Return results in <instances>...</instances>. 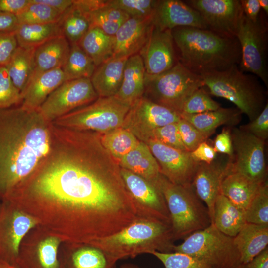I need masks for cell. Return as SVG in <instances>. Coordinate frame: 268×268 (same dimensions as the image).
Instances as JSON below:
<instances>
[{"label": "cell", "instance_id": "6da1fadb", "mask_svg": "<svg viewBox=\"0 0 268 268\" xmlns=\"http://www.w3.org/2000/svg\"><path fill=\"white\" fill-rule=\"evenodd\" d=\"M9 197L62 215L63 235L72 243L111 235L139 217L118 162L100 134L54 124L47 154Z\"/></svg>", "mask_w": 268, "mask_h": 268}, {"label": "cell", "instance_id": "7a4b0ae2", "mask_svg": "<svg viewBox=\"0 0 268 268\" xmlns=\"http://www.w3.org/2000/svg\"><path fill=\"white\" fill-rule=\"evenodd\" d=\"M52 122L38 110L0 108V198L8 197L49 151Z\"/></svg>", "mask_w": 268, "mask_h": 268}, {"label": "cell", "instance_id": "3957f363", "mask_svg": "<svg viewBox=\"0 0 268 268\" xmlns=\"http://www.w3.org/2000/svg\"><path fill=\"white\" fill-rule=\"evenodd\" d=\"M171 32L179 52V61L198 75L224 70L240 63L241 48L236 37L188 27L175 28Z\"/></svg>", "mask_w": 268, "mask_h": 268}, {"label": "cell", "instance_id": "277c9868", "mask_svg": "<svg viewBox=\"0 0 268 268\" xmlns=\"http://www.w3.org/2000/svg\"><path fill=\"white\" fill-rule=\"evenodd\" d=\"M174 241L170 223L138 217L117 232L89 244L119 260L154 251L173 252Z\"/></svg>", "mask_w": 268, "mask_h": 268}, {"label": "cell", "instance_id": "5b68a950", "mask_svg": "<svg viewBox=\"0 0 268 268\" xmlns=\"http://www.w3.org/2000/svg\"><path fill=\"white\" fill-rule=\"evenodd\" d=\"M238 66L200 76L209 94L232 102L252 121L268 102L266 93L257 76L245 73Z\"/></svg>", "mask_w": 268, "mask_h": 268}, {"label": "cell", "instance_id": "8992f818", "mask_svg": "<svg viewBox=\"0 0 268 268\" xmlns=\"http://www.w3.org/2000/svg\"><path fill=\"white\" fill-rule=\"evenodd\" d=\"M159 186L169 213L175 241L184 239L212 223L207 207L192 185L174 184L161 174Z\"/></svg>", "mask_w": 268, "mask_h": 268}, {"label": "cell", "instance_id": "52a82bcc", "mask_svg": "<svg viewBox=\"0 0 268 268\" xmlns=\"http://www.w3.org/2000/svg\"><path fill=\"white\" fill-rule=\"evenodd\" d=\"M183 240L181 244L175 245L173 252L193 257L212 268H235L241 263L233 237L222 233L213 224Z\"/></svg>", "mask_w": 268, "mask_h": 268}, {"label": "cell", "instance_id": "ba28073f", "mask_svg": "<svg viewBox=\"0 0 268 268\" xmlns=\"http://www.w3.org/2000/svg\"><path fill=\"white\" fill-rule=\"evenodd\" d=\"M130 106L116 96L98 97L52 123L67 129L104 134L121 127Z\"/></svg>", "mask_w": 268, "mask_h": 268}, {"label": "cell", "instance_id": "9c48e42d", "mask_svg": "<svg viewBox=\"0 0 268 268\" xmlns=\"http://www.w3.org/2000/svg\"><path fill=\"white\" fill-rule=\"evenodd\" d=\"M202 87L204 84L201 76L190 71L179 61L161 74H145V97L179 115L186 99Z\"/></svg>", "mask_w": 268, "mask_h": 268}, {"label": "cell", "instance_id": "30bf717a", "mask_svg": "<svg viewBox=\"0 0 268 268\" xmlns=\"http://www.w3.org/2000/svg\"><path fill=\"white\" fill-rule=\"evenodd\" d=\"M241 48L240 69L260 78L268 87V25L260 12L258 20L253 22L243 14L236 34Z\"/></svg>", "mask_w": 268, "mask_h": 268}, {"label": "cell", "instance_id": "8fae6325", "mask_svg": "<svg viewBox=\"0 0 268 268\" xmlns=\"http://www.w3.org/2000/svg\"><path fill=\"white\" fill-rule=\"evenodd\" d=\"M231 135L234 153L230 157L231 170L257 183L267 181L265 141L240 128H233Z\"/></svg>", "mask_w": 268, "mask_h": 268}, {"label": "cell", "instance_id": "7c38bea8", "mask_svg": "<svg viewBox=\"0 0 268 268\" xmlns=\"http://www.w3.org/2000/svg\"><path fill=\"white\" fill-rule=\"evenodd\" d=\"M90 78H79L63 83L47 98L38 109L50 122L98 98Z\"/></svg>", "mask_w": 268, "mask_h": 268}, {"label": "cell", "instance_id": "4fadbf2b", "mask_svg": "<svg viewBox=\"0 0 268 268\" xmlns=\"http://www.w3.org/2000/svg\"><path fill=\"white\" fill-rule=\"evenodd\" d=\"M181 118L176 112L143 96L131 105L121 128L146 143L155 129L177 123Z\"/></svg>", "mask_w": 268, "mask_h": 268}, {"label": "cell", "instance_id": "5bb4252c", "mask_svg": "<svg viewBox=\"0 0 268 268\" xmlns=\"http://www.w3.org/2000/svg\"><path fill=\"white\" fill-rule=\"evenodd\" d=\"M2 200L0 208V259L15 263L22 239L38 221L9 201Z\"/></svg>", "mask_w": 268, "mask_h": 268}, {"label": "cell", "instance_id": "9a60e30c", "mask_svg": "<svg viewBox=\"0 0 268 268\" xmlns=\"http://www.w3.org/2000/svg\"><path fill=\"white\" fill-rule=\"evenodd\" d=\"M120 172L139 217L156 219L171 224L169 213L160 186L121 167Z\"/></svg>", "mask_w": 268, "mask_h": 268}, {"label": "cell", "instance_id": "2e32d148", "mask_svg": "<svg viewBox=\"0 0 268 268\" xmlns=\"http://www.w3.org/2000/svg\"><path fill=\"white\" fill-rule=\"evenodd\" d=\"M185 2L200 13L209 30L222 35L236 37L243 15L240 0H189Z\"/></svg>", "mask_w": 268, "mask_h": 268}, {"label": "cell", "instance_id": "e0dca14e", "mask_svg": "<svg viewBox=\"0 0 268 268\" xmlns=\"http://www.w3.org/2000/svg\"><path fill=\"white\" fill-rule=\"evenodd\" d=\"M145 143L157 161L161 174L174 184L192 185L199 162L193 159L190 152L177 149L152 139Z\"/></svg>", "mask_w": 268, "mask_h": 268}, {"label": "cell", "instance_id": "ac0fdd59", "mask_svg": "<svg viewBox=\"0 0 268 268\" xmlns=\"http://www.w3.org/2000/svg\"><path fill=\"white\" fill-rule=\"evenodd\" d=\"M174 45L171 30H160L153 26L148 40L138 53L147 74H161L178 62Z\"/></svg>", "mask_w": 268, "mask_h": 268}, {"label": "cell", "instance_id": "d6986e66", "mask_svg": "<svg viewBox=\"0 0 268 268\" xmlns=\"http://www.w3.org/2000/svg\"><path fill=\"white\" fill-rule=\"evenodd\" d=\"M231 169V159L226 162L210 163L199 162L195 173L192 186L198 196L207 207L212 223L216 199L221 194L223 179Z\"/></svg>", "mask_w": 268, "mask_h": 268}, {"label": "cell", "instance_id": "ffe728a7", "mask_svg": "<svg viewBox=\"0 0 268 268\" xmlns=\"http://www.w3.org/2000/svg\"><path fill=\"white\" fill-rule=\"evenodd\" d=\"M152 19L153 26L160 30L180 27L208 29L200 13L179 0H157Z\"/></svg>", "mask_w": 268, "mask_h": 268}, {"label": "cell", "instance_id": "44dd1931", "mask_svg": "<svg viewBox=\"0 0 268 268\" xmlns=\"http://www.w3.org/2000/svg\"><path fill=\"white\" fill-rule=\"evenodd\" d=\"M152 17H130L114 36L112 57L128 58L138 54L148 39L153 25Z\"/></svg>", "mask_w": 268, "mask_h": 268}, {"label": "cell", "instance_id": "7402d4cb", "mask_svg": "<svg viewBox=\"0 0 268 268\" xmlns=\"http://www.w3.org/2000/svg\"><path fill=\"white\" fill-rule=\"evenodd\" d=\"M70 48L69 42L64 36L53 38L36 47L30 81L43 72L62 68L67 59Z\"/></svg>", "mask_w": 268, "mask_h": 268}, {"label": "cell", "instance_id": "603a6c76", "mask_svg": "<svg viewBox=\"0 0 268 268\" xmlns=\"http://www.w3.org/2000/svg\"><path fill=\"white\" fill-rule=\"evenodd\" d=\"M65 81L61 68L38 75L28 83L20 106L29 110H38L49 95Z\"/></svg>", "mask_w": 268, "mask_h": 268}, {"label": "cell", "instance_id": "cb8c5ba5", "mask_svg": "<svg viewBox=\"0 0 268 268\" xmlns=\"http://www.w3.org/2000/svg\"><path fill=\"white\" fill-rule=\"evenodd\" d=\"M118 164L121 168L159 186L161 176L159 166L145 143L139 141L136 147L118 161Z\"/></svg>", "mask_w": 268, "mask_h": 268}, {"label": "cell", "instance_id": "d4e9b609", "mask_svg": "<svg viewBox=\"0 0 268 268\" xmlns=\"http://www.w3.org/2000/svg\"><path fill=\"white\" fill-rule=\"evenodd\" d=\"M127 59L111 57L96 67L90 79L99 97L117 94L122 84Z\"/></svg>", "mask_w": 268, "mask_h": 268}, {"label": "cell", "instance_id": "484cf974", "mask_svg": "<svg viewBox=\"0 0 268 268\" xmlns=\"http://www.w3.org/2000/svg\"><path fill=\"white\" fill-rule=\"evenodd\" d=\"M146 71L139 54L129 57L124 68L120 89L115 95L123 102L132 105L143 96Z\"/></svg>", "mask_w": 268, "mask_h": 268}, {"label": "cell", "instance_id": "4316f807", "mask_svg": "<svg viewBox=\"0 0 268 268\" xmlns=\"http://www.w3.org/2000/svg\"><path fill=\"white\" fill-rule=\"evenodd\" d=\"M72 251L63 268H116L117 259L101 249L87 243H74Z\"/></svg>", "mask_w": 268, "mask_h": 268}, {"label": "cell", "instance_id": "83f0119b", "mask_svg": "<svg viewBox=\"0 0 268 268\" xmlns=\"http://www.w3.org/2000/svg\"><path fill=\"white\" fill-rule=\"evenodd\" d=\"M233 238L240 263H247L268 247V225L246 222Z\"/></svg>", "mask_w": 268, "mask_h": 268}, {"label": "cell", "instance_id": "f1b7e54d", "mask_svg": "<svg viewBox=\"0 0 268 268\" xmlns=\"http://www.w3.org/2000/svg\"><path fill=\"white\" fill-rule=\"evenodd\" d=\"M263 183L254 182L230 169L222 180L221 194L245 212Z\"/></svg>", "mask_w": 268, "mask_h": 268}, {"label": "cell", "instance_id": "f546056e", "mask_svg": "<svg viewBox=\"0 0 268 268\" xmlns=\"http://www.w3.org/2000/svg\"><path fill=\"white\" fill-rule=\"evenodd\" d=\"M242 114L237 108L220 107L214 111L197 114H182L180 116L199 131L210 136L220 126H232L238 124Z\"/></svg>", "mask_w": 268, "mask_h": 268}, {"label": "cell", "instance_id": "4dcf8cb0", "mask_svg": "<svg viewBox=\"0 0 268 268\" xmlns=\"http://www.w3.org/2000/svg\"><path fill=\"white\" fill-rule=\"evenodd\" d=\"M246 223L245 212L220 194L214 206L212 224L224 234L234 237Z\"/></svg>", "mask_w": 268, "mask_h": 268}, {"label": "cell", "instance_id": "1f68e13d", "mask_svg": "<svg viewBox=\"0 0 268 268\" xmlns=\"http://www.w3.org/2000/svg\"><path fill=\"white\" fill-rule=\"evenodd\" d=\"M35 48L18 46L5 66L14 85L22 96L33 72Z\"/></svg>", "mask_w": 268, "mask_h": 268}, {"label": "cell", "instance_id": "d6a6232c", "mask_svg": "<svg viewBox=\"0 0 268 268\" xmlns=\"http://www.w3.org/2000/svg\"><path fill=\"white\" fill-rule=\"evenodd\" d=\"M77 43L96 67L112 57L114 36L106 34L98 28L90 27Z\"/></svg>", "mask_w": 268, "mask_h": 268}, {"label": "cell", "instance_id": "836d02e7", "mask_svg": "<svg viewBox=\"0 0 268 268\" xmlns=\"http://www.w3.org/2000/svg\"><path fill=\"white\" fill-rule=\"evenodd\" d=\"M14 35L18 46L36 48L49 40L63 36L57 23L43 24H19Z\"/></svg>", "mask_w": 268, "mask_h": 268}, {"label": "cell", "instance_id": "e575fe53", "mask_svg": "<svg viewBox=\"0 0 268 268\" xmlns=\"http://www.w3.org/2000/svg\"><path fill=\"white\" fill-rule=\"evenodd\" d=\"M106 0L99 7L85 12L90 27H96L110 36H114L119 28L130 17L125 12L108 7ZM81 9V8H80Z\"/></svg>", "mask_w": 268, "mask_h": 268}, {"label": "cell", "instance_id": "d590c367", "mask_svg": "<svg viewBox=\"0 0 268 268\" xmlns=\"http://www.w3.org/2000/svg\"><path fill=\"white\" fill-rule=\"evenodd\" d=\"M67 59L61 68L65 80L90 78L96 67L77 43H70Z\"/></svg>", "mask_w": 268, "mask_h": 268}, {"label": "cell", "instance_id": "8d00e7d4", "mask_svg": "<svg viewBox=\"0 0 268 268\" xmlns=\"http://www.w3.org/2000/svg\"><path fill=\"white\" fill-rule=\"evenodd\" d=\"M58 23L62 35L69 43H78L90 28L86 14L74 2L62 14Z\"/></svg>", "mask_w": 268, "mask_h": 268}, {"label": "cell", "instance_id": "74e56055", "mask_svg": "<svg viewBox=\"0 0 268 268\" xmlns=\"http://www.w3.org/2000/svg\"><path fill=\"white\" fill-rule=\"evenodd\" d=\"M100 139L105 149L118 162L139 142L131 132L121 127L100 134Z\"/></svg>", "mask_w": 268, "mask_h": 268}, {"label": "cell", "instance_id": "f35d334b", "mask_svg": "<svg viewBox=\"0 0 268 268\" xmlns=\"http://www.w3.org/2000/svg\"><path fill=\"white\" fill-rule=\"evenodd\" d=\"M30 3L16 16L19 24H43L57 23L63 13L36 0Z\"/></svg>", "mask_w": 268, "mask_h": 268}, {"label": "cell", "instance_id": "ab89813d", "mask_svg": "<svg viewBox=\"0 0 268 268\" xmlns=\"http://www.w3.org/2000/svg\"><path fill=\"white\" fill-rule=\"evenodd\" d=\"M247 223L268 225V183L259 188L245 211Z\"/></svg>", "mask_w": 268, "mask_h": 268}, {"label": "cell", "instance_id": "60d3db41", "mask_svg": "<svg viewBox=\"0 0 268 268\" xmlns=\"http://www.w3.org/2000/svg\"><path fill=\"white\" fill-rule=\"evenodd\" d=\"M157 0H106V6L121 10L131 17H152Z\"/></svg>", "mask_w": 268, "mask_h": 268}, {"label": "cell", "instance_id": "b9f144b4", "mask_svg": "<svg viewBox=\"0 0 268 268\" xmlns=\"http://www.w3.org/2000/svg\"><path fill=\"white\" fill-rule=\"evenodd\" d=\"M220 107L219 103L211 98L204 87H202L195 91L186 99L182 106L180 115L214 111Z\"/></svg>", "mask_w": 268, "mask_h": 268}, {"label": "cell", "instance_id": "7bdbcfd3", "mask_svg": "<svg viewBox=\"0 0 268 268\" xmlns=\"http://www.w3.org/2000/svg\"><path fill=\"white\" fill-rule=\"evenodd\" d=\"M151 254L159 260L165 268H212L204 262L181 253L154 251Z\"/></svg>", "mask_w": 268, "mask_h": 268}, {"label": "cell", "instance_id": "ee69618b", "mask_svg": "<svg viewBox=\"0 0 268 268\" xmlns=\"http://www.w3.org/2000/svg\"><path fill=\"white\" fill-rule=\"evenodd\" d=\"M22 96L14 85L5 66H0V108L21 105Z\"/></svg>", "mask_w": 268, "mask_h": 268}, {"label": "cell", "instance_id": "f6af8a7d", "mask_svg": "<svg viewBox=\"0 0 268 268\" xmlns=\"http://www.w3.org/2000/svg\"><path fill=\"white\" fill-rule=\"evenodd\" d=\"M177 125L182 141L188 152L195 150L209 137L197 129L186 120L181 118Z\"/></svg>", "mask_w": 268, "mask_h": 268}, {"label": "cell", "instance_id": "bcb514c9", "mask_svg": "<svg viewBox=\"0 0 268 268\" xmlns=\"http://www.w3.org/2000/svg\"><path fill=\"white\" fill-rule=\"evenodd\" d=\"M150 139L177 149L187 151L182 141L177 123L169 124L155 129L151 134Z\"/></svg>", "mask_w": 268, "mask_h": 268}, {"label": "cell", "instance_id": "7dc6e473", "mask_svg": "<svg viewBox=\"0 0 268 268\" xmlns=\"http://www.w3.org/2000/svg\"><path fill=\"white\" fill-rule=\"evenodd\" d=\"M239 128L266 141L268 137V103L255 119Z\"/></svg>", "mask_w": 268, "mask_h": 268}, {"label": "cell", "instance_id": "c3c4849f", "mask_svg": "<svg viewBox=\"0 0 268 268\" xmlns=\"http://www.w3.org/2000/svg\"><path fill=\"white\" fill-rule=\"evenodd\" d=\"M17 47L14 34L0 35V66H6Z\"/></svg>", "mask_w": 268, "mask_h": 268}, {"label": "cell", "instance_id": "681fc988", "mask_svg": "<svg viewBox=\"0 0 268 268\" xmlns=\"http://www.w3.org/2000/svg\"><path fill=\"white\" fill-rule=\"evenodd\" d=\"M213 148L216 153L219 152L228 155L230 157H232L233 147L230 129L224 128L222 132L216 136Z\"/></svg>", "mask_w": 268, "mask_h": 268}, {"label": "cell", "instance_id": "f907efd6", "mask_svg": "<svg viewBox=\"0 0 268 268\" xmlns=\"http://www.w3.org/2000/svg\"><path fill=\"white\" fill-rule=\"evenodd\" d=\"M193 159L197 162L210 163L216 158L217 153L206 141L201 143L195 150L190 152Z\"/></svg>", "mask_w": 268, "mask_h": 268}, {"label": "cell", "instance_id": "816d5d0a", "mask_svg": "<svg viewBox=\"0 0 268 268\" xmlns=\"http://www.w3.org/2000/svg\"><path fill=\"white\" fill-rule=\"evenodd\" d=\"M29 3V0H0V11L16 16Z\"/></svg>", "mask_w": 268, "mask_h": 268}, {"label": "cell", "instance_id": "f5cc1de1", "mask_svg": "<svg viewBox=\"0 0 268 268\" xmlns=\"http://www.w3.org/2000/svg\"><path fill=\"white\" fill-rule=\"evenodd\" d=\"M18 25L15 15L0 11V35L14 34Z\"/></svg>", "mask_w": 268, "mask_h": 268}, {"label": "cell", "instance_id": "db71d44e", "mask_svg": "<svg viewBox=\"0 0 268 268\" xmlns=\"http://www.w3.org/2000/svg\"><path fill=\"white\" fill-rule=\"evenodd\" d=\"M240 2L244 15L253 22L257 21L261 11L258 0H241Z\"/></svg>", "mask_w": 268, "mask_h": 268}, {"label": "cell", "instance_id": "11a10c76", "mask_svg": "<svg viewBox=\"0 0 268 268\" xmlns=\"http://www.w3.org/2000/svg\"><path fill=\"white\" fill-rule=\"evenodd\" d=\"M235 268H268V247L250 261L240 263Z\"/></svg>", "mask_w": 268, "mask_h": 268}, {"label": "cell", "instance_id": "9f6ffc18", "mask_svg": "<svg viewBox=\"0 0 268 268\" xmlns=\"http://www.w3.org/2000/svg\"><path fill=\"white\" fill-rule=\"evenodd\" d=\"M36 1L46 4L63 13L73 3V0H36Z\"/></svg>", "mask_w": 268, "mask_h": 268}, {"label": "cell", "instance_id": "6f0895ef", "mask_svg": "<svg viewBox=\"0 0 268 268\" xmlns=\"http://www.w3.org/2000/svg\"><path fill=\"white\" fill-rule=\"evenodd\" d=\"M0 268H20L16 264L0 259Z\"/></svg>", "mask_w": 268, "mask_h": 268}, {"label": "cell", "instance_id": "680465c9", "mask_svg": "<svg viewBox=\"0 0 268 268\" xmlns=\"http://www.w3.org/2000/svg\"><path fill=\"white\" fill-rule=\"evenodd\" d=\"M260 8H262L265 14L268 15V0H258Z\"/></svg>", "mask_w": 268, "mask_h": 268}, {"label": "cell", "instance_id": "91938a15", "mask_svg": "<svg viewBox=\"0 0 268 268\" xmlns=\"http://www.w3.org/2000/svg\"><path fill=\"white\" fill-rule=\"evenodd\" d=\"M120 268H143L132 263H125L121 265Z\"/></svg>", "mask_w": 268, "mask_h": 268}]
</instances>
